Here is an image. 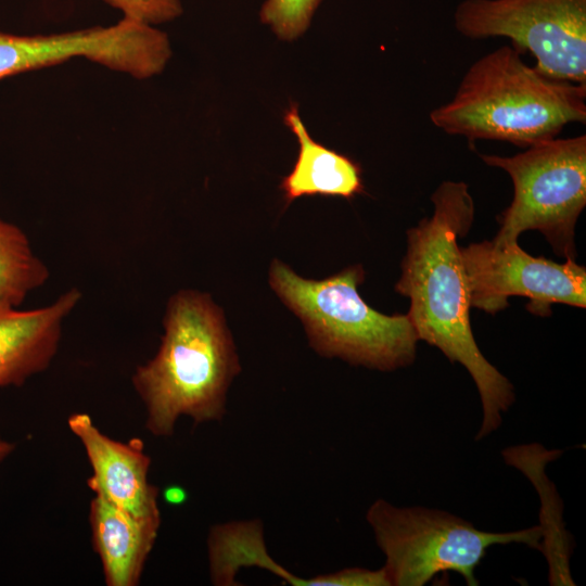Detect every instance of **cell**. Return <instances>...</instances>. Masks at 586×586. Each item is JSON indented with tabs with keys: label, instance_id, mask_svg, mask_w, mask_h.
Here are the masks:
<instances>
[{
	"label": "cell",
	"instance_id": "6da1fadb",
	"mask_svg": "<svg viewBox=\"0 0 586 586\" xmlns=\"http://www.w3.org/2000/svg\"><path fill=\"white\" fill-rule=\"evenodd\" d=\"M433 214L407 231L396 291L409 297L408 317L419 340L437 347L471 374L483 418L476 440L497 430L514 403L512 383L480 351L470 323V296L457 240L474 219L467 183L443 181L431 195Z\"/></svg>",
	"mask_w": 586,
	"mask_h": 586
},
{
	"label": "cell",
	"instance_id": "7a4b0ae2",
	"mask_svg": "<svg viewBox=\"0 0 586 586\" xmlns=\"http://www.w3.org/2000/svg\"><path fill=\"white\" fill-rule=\"evenodd\" d=\"M161 345L136 368L131 384L145 409V429L170 436L178 419L220 420L226 394L240 371L222 311L205 293L183 290L168 301Z\"/></svg>",
	"mask_w": 586,
	"mask_h": 586
},
{
	"label": "cell",
	"instance_id": "3957f363",
	"mask_svg": "<svg viewBox=\"0 0 586 586\" xmlns=\"http://www.w3.org/2000/svg\"><path fill=\"white\" fill-rule=\"evenodd\" d=\"M430 120L450 136L525 149L557 138L571 123L585 124L586 85L545 76L512 46H501L468 68Z\"/></svg>",
	"mask_w": 586,
	"mask_h": 586
},
{
	"label": "cell",
	"instance_id": "277c9868",
	"mask_svg": "<svg viewBox=\"0 0 586 586\" xmlns=\"http://www.w3.org/2000/svg\"><path fill=\"white\" fill-rule=\"evenodd\" d=\"M269 275L270 285L301 318L320 355L381 371L415 361L419 339L408 315L381 314L361 298L360 266L317 281L301 278L276 259Z\"/></svg>",
	"mask_w": 586,
	"mask_h": 586
},
{
	"label": "cell",
	"instance_id": "5b68a950",
	"mask_svg": "<svg viewBox=\"0 0 586 586\" xmlns=\"http://www.w3.org/2000/svg\"><path fill=\"white\" fill-rule=\"evenodd\" d=\"M366 519L385 556L391 586H422L455 572L476 586L475 569L494 545L524 544L540 550L539 525L513 532H486L450 512L424 507L399 508L375 500Z\"/></svg>",
	"mask_w": 586,
	"mask_h": 586
},
{
	"label": "cell",
	"instance_id": "8992f818",
	"mask_svg": "<svg viewBox=\"0 0 586 586\" xmlns=\"http://www.w3.org/2000/svg\"><path fill=\"white\" fill-rule=\"evenodd\" d=\"M513 156L480 154L505 170L513 198L500 216L497 244L518 242L525 230H538L553 251L574 259V230L586 205V136L553 138Z\"/></svg>",
	"mask_w": 586,
	"mask_h": 586
},
{
	"label": "cell",
	"instance_id": "52a82bcc",
	"mask_svg": "<svg viewBox=\"0 0 586 586\" xmlns=\"http://www.w3.org/2000/svg\"><path fill=\"white\" fill-rule=\"evenodd\" d=\"M454 25L472 40L508 38L540 74L586 85V0H462Z\"/></svg>",
	"mask_w": 586,
	"mask_h": 586
},
{
	"label": "cell",
	"instance_id": "ba28073f",
	"mask_svg": "<svg viewBox=\"0 0 586 586\" xmlns=\"http://www.w3.org/2000/svg\"><path fill=\"white\" fill-rule=\"evenodd\" d=\"M171 55L168 36L136 20L51 35L21 36L0 30V80L86 58L137 79L160 74Z\"/></svg>",
	"mask_w": 586,
	"mask_h": 586
},
{
	"label": "cell",
	"instance_id": "9c48e42d",
	"mask_svg": "<svg viewBox=\"0 0 586 586\" xmlns=\"http://www.w3.org/2000/svg\"><path fill=\"white\" fill-rule=\"evenodd\" d=\"M470 305L489 314L508 306V297L530 298L527 309L547 316L550 305L586 307V269L574 259L559 264L524 252L518 242L494 241L460 247Z\"/></svg>",
	"mask_w": 586,
	"mask_h": 586
},
{
	"label": "cell",
	"instance_id": "30bf717a",
	"mask_svg": "<svg viewBox=\"0 0 586 586\" xmlns=\"http://www.w3.org/2000/svg\"><path fill=\"white\" fill-rule=\"evenodd\" d=\"M67 425L85 449L92 470L87 484L94 495L135 515L161 517L160 489L149 482L151 458L141 440L116 441L86 412L71 415Z\"/></svg>",
	"mask_w": 586,
	"mask_h": 586
},
{
	"label": "cell",
	"instance_id": "8fae6325",
	"mask_svg": "<svg viewBox=\"0 0 586 586\" xmlns=\"http://www.w3.org/2000/svg\"><path fill=\"white\" fill-rule=\"evenodd\" d=\"M71 288L43 307L20 310L0 303V387L20 386L54 359L65 319L81 300Z\"/></svg>",
	"mask_w": 586,
	"mask_h": 586
},
{
	"label": "cell",
	"instance_id": "7c38bea8",
	"mask_svg": "<svg viewBox=\"0 0 586 586\" xmlns=\"http://www.w3.org/2000/svg\"><path fill=\"white\" fill-rule=\"evenodd\" d=\"M91 542L107 586H137L154 547L161 517L135 515L94 495L90 501Z\"/></svg>",
	"mask_w": 586,
	"mask_h": 586
},
{
	"label": "cell",
	"instance_id": "4fadbf2b",
	"mask_svg": "<svg viewBox=\"0 0 586 586\" xmlns=\"http://www.w3.org/2000/svg\"><path fill=\"white\" fill-rule=\"evenodd\" d=\"M283 122L298 141L295 165L280 184L286 203L305 195L351 199L364 192L360 166L348 156L315 141L295 104L284 112Z\"/></svg>",
	"mask_w": 586,
	"mask_h": 586
},
{
	"label": "cell",
	"instance_id": "5bb4252c",
	"mask_svg": "<svg viewBox=\"0 0 586 586\" xmlns=\"http://www.w3.org/2000/svg\"><path fill=\"white\" fill-rule=\"evenodd\" d=\"M561 450H546L539 444L519 445L502 451L505 461L523 471L533 482L540 495L542 531L540 551L549 564V583L551 585H575L570 574L569 558L572 551V539L569 537L561 519L562 505L553 484L546 477V463L559 457Z\"/></svg>",
	"mask_w": 586,
	"mask_h": 586
},
{
	"label": "cell",
	"instance_id": "9a60e30c",
	"mask_svg": "<svg viewBox=\"0 0 586 586\" xmlns=\"http://www.w3.org/2000/svg\"><path fill=\"white\" fill-rule=\"evenodd\" d=\"M262 530L257 521L229 522L211 530L207 547L213 584L234 585V576L241 568L258 566L292 585H306L305 578L293 575L268 555Z\"/></svg>",
	"mask_w": 586,
	"mask_h": 586
},
{
	"label": "cell",
	"instance_id": "2e32d148",
	"mask_svg": "<svg viewBox=\"0 0 586 586\" xmlns=\"http://www.w3.org/2000/svg\"><path fill=\"white\" fill-rule=\"evenodd\" d=\"M49 277L48 266L35 254L25 232L0 218V303L20 306Z\"/></svg>",
	"mask_w": 586,
	"mask_h": 586
},
{
	"label": "cell",
	"instance_id": "e0dca14e",
	"mask_svg": "<svg viewBox=\"0 0 586 586\" xmlns=\"http://www.w3.org/2000/svg\"><path fill=\"white\" fill-rule=\"evenodd\" d=\"M322 0H265L259 20L281 40L292 41L309 27Z\"/></svg>",
	"mask_w": 586,
	"mask_h": 586
},
{
	"label": "cell",
	"instance_id": "ac0fdd59",
	"mask_svg": "<svg viewBox=\"0 0 586 586\" xmlns=\"http://www.w3.org/2000/svg\"><path fill=\"white\" fill-rule=\"evenodd\" d=\"M119 10L123 17L149 25L174 21L182 14L181 0H102Z\"/></svg>",
	"mask_w": 586,
	"mask_h": 586
},
{
	"label": "cell",
	"instance_id": "d6986e66",
	"mask_svg": "<svg viewBox=\"0 0 586 586\" xmlns=\"http://www.w3.org/2000/svg\"><path fill=\"white\" fill-rule=\"evenodd\" d=\"M163 498L168 505L179 506L186 502L188 494L179 485H169L163 491Z\"/></svg>",
	"mask_w": 586,
	"mask_h": 586
},
{
	"label": "cell",
	"instance_id": "ffe728a7",
	"mask_svg": "<svg viewBox=\"0 0 586 586\" xmlns=\"http://www.w3.org/2000/svg\"><path fill=\"white\" fill-rule=\"evenodd\" d=\"M14 444L4 440L0 434V462L7 459L14 451Z\"/></svg>",
	"mask_w": 586,
	"mask_h": 586
}]
</instances>
